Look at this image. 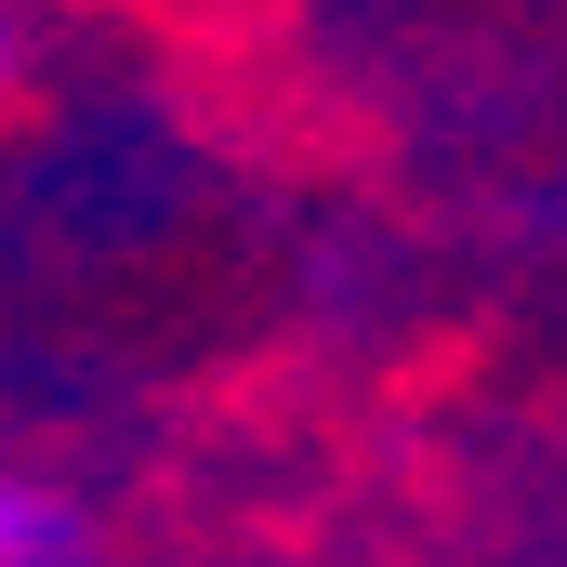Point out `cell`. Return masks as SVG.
<instances>
[{
    "label": "cell",
    "mask_w": 567,
    "mask_h": 567,
    "mask_svg": "<svg viewBox=\"0 0 567 567\" xmlns=\"http://www.w3.org/2000/svg\"><path fill=\"white\" fill-rule=\"evenodd\" d=\"M13 66H27V13L0 0V80H13Z\"/></svg>",
    "instance_id": "7a4b0ae2"
},
{
    "label": "cell",
    "mask_w": 567,
    "mask_h": 567,
    "mask_svg": "<svg viewBox=\"0 0 567 567\" xmlns=\"http://www.w3.org/2000/svg\"><path fill=\"white\" fill-rule=\"evenodd\" d=\"M0 567H93V515H80L66 488L0 475Z\"/></svg>",
    "instance_id": "6da1fadb"
}]
</instances>
